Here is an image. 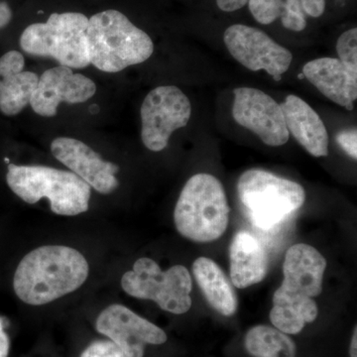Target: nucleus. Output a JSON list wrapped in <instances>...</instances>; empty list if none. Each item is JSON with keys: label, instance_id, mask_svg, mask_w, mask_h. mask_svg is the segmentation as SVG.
<instances>
[{"label": "nucleus", "instance_id": "1", "mask_svg": "<svg viewBox=\"0 0 357 357\" xmlns=\"http://www.w3.org/2000/svg\"><path fill=\"white\" fill-rule=\"evenodd\" d=\"M86 257L77 249L45 245L21 260L13 278L16 296L32 306H41L77 290L89 277Z\"/></svg>", "mask_w": 357, "mask_h": 357}, {"label": "nucleus", "instance_id": "2", "mask_svg": "<svg viewBox=\"0 0 357 357\" xmlns=\"http://www.w3.org/2000/svg\"><path fill=\"white\" fill-rule=\"evenodd\" d=\"M326 260L309 244L291 246L283 264L284 280L273 296L270 319L281 330L301 332L318 317L314 301L323 292Z\"/></svg>", "mask_w": 357, "mask_h": 357}, {"label": "nucleus", "instance_id": "3", "mask_svg": "<svg viewBox=\"0 0 357 357\" xmlns=\"http://www.w3.org/2000/svg\"><path fill=\"white\" fill-rule=\"evenodd\" d=\"M86 43L89 63L105 73H117L151 57L154 44L146 32L123 13L105 10L89 20Z\"/></svg>", "mask_w": 357, "mask_h": 357}, {"label": "nucleus", "instance_id": "4", "mask_svg": "<svg viewBox=\"0 0 357 357\" xmlns=\"http://www.w3.org/2000/svg\"><path fill=\"white\" fill-rule=\"evenodd\" d=\"M229 220V203L220 181L204 173L190 178L174 211L178 234L194 243H211L223 236Z\"/></svg>", "mask_w": 357, "mask_h": 357}, {"label": "nucleus", "instance_id": "5", "mask_svg": "<svg viewBox=\"0 0 357 357\" xmlns=\"http://www.w3.org/2000/svg\"><path fill=\"white\" fill-rule=\"evenodd\" d=\"M6 182L25 203L34 204L48 199L56 215H77L89 208L91 187L76 174L46 166L9 164Z\"/></svg>", "mask_w": 357, "mask_h": 357}, {"label": "nucleus", "instance_id": "6", "mask_svg": "<svg viewBox=\"0 0 357 357\" xmlns=\"http://www.w3.org/2000/svg\"><path fill=\"white\" fill-rule=\"evenodd\" d=\"M239 199L257 229L269 231L285 222L306 201L298 183L263 170H248L237 183Z\"/></svg>", "mask_w": 357, "mask_h": 357}, {"label": "nucleus", "instance_id": "7", "mask_svg": "<svg viewBox=\"0 0 357 357\" xmlns=\"http://www.w3.org/2000/svg\"><path fill=\"white\" fill-rule=\"evenodd\" d=\"M89 18L83 13H53L47 22L28 26L20 37L26 53L55 59L61 66L83 69L89 63L86 29Z\"/></svg>", "mask_w": 357, "mask_h": 357}, {"label": "nucleus", "instance_id": "8", "mask_svg": "<svg viewBox=\"0 0 357 357\" xmlns=\"http://www.w3.org/2000/svg\"><path fill=\"white\" fill-rule=\"evenodd\" d=\"M121 287L131 297L153 301L171 314H185L192 307V277L182 265L162 271L154 260L140 258L122 276Z\"/></svg>", "mask_w": 357, "mask_h": 357}, {"label": "nucleus", "instance_id": "9", "mask_svg": "<svg viewBox=\"0 0 357 357\" xmlns=\"http://www.w3.org/2000/svg\"><path fill=\"white\" fill-rule=\"evenodd\" d=\"M140 114L143 144L151 151L160 152L168 146L174 131L187 126L192 105L177 86H161L148 93Z\"/></svg>", "mask_w": 357, "mask_h": 357}, {"label": "nucleus", "instance_id": "10", "mask_svg": "<svg viewBox=\"0 0 357 357\" xmlns=\"http://www.w3.org/2000/svg\"><path fill=\"white\" fill-rule=\"evenodd\" d=\"M223 41L230 55L246 69L265 70L277 82L292 63V53L257 28L243 24L229 26L225 31Z\"/></svg>", "mask_w": 357, "mask_h": 357}, {"label": "nucleus", "instance_id": "11", "mask_svg": "<svg viewBox=\"0 0 357 357\" xmlns=\"http://www.w3.org/2000/svg\"><path fill=\"white\" fill-rule=\"evenodd\" d=\"M232 116L268 146H282L290 137L281 105L260 89L245 86L234 89Z\"/></svg>", "mask_w": 357, "mask_h": 357}, {"label": "nucleus", "instance_id": "12", "mask_svg": "<svg viewBox=\"0 0 357 357\" xmlns=\"http://www.w3.org/2000/svg\"><path fill=\"white\" fill-rule=\"evenodd\" d=\"M96 328L116 344L128 357L144 356L147 344H163L162 328L122 305H110L96 319Z\"/></svg>", "mask_w": 357, "mask_h": 357}, {"label": "nucleus", "instance_id": "13", "mask_svg": "<svg viewBox=\"0 0 357 357\" xmlns=\"http://www.w3.org/2000/svg\"><path fill=\"white\" fill-rule=\"evenodd\" d=\"M96 93V86L93 79L73 72L66 66H58L45 70L39 77L30 105L37 114L53 117L57 114L61 102H86Z\"/></svg>", "mask_w": 357, "mask_h": 357}, {"label": "nucleus", "instance_id": "14", "mask_svg": "<svg viewBox=\"0 0 357 357\" xmlns=\"http://www.w3.org/2000/svg\"><path fill=\"white\" fill-rule=\"evenodd\" d=\"M51 152L58 161L96 192L109 195L119 187V180L115 177L119 166L102 160L86 143L75 138H56L52 142Z\"/></svg>", "mask_w": 357, "mask_h": 357}, {"label": "nucleus", "instance_id": "15", "mask_svg": "<svg viewBox=\"0 0 357 357\" xmlns=\"http://www.w3.org/2000/svg\"><path fill=\"white\" fill-rule=\"evenodd\" d=\"M303 75L328 100L347 109H354L357 98V72L349 69L338 59L310 61L303 68Z\"/></svg>", "mask_w": 357, "mask_h": 357}, {"label": "nucleus", "instance_id": "16", "mask_svg": "<svg viewBox=\"0 0 357 357\" xmlns=\"http://www.w3.org/2000/svg\"><path fill=\"white\" fill-rule=\"evenodd\" d=\"M280 105L289 134L312 156H328V130L319 114L297 96H288Z\"/></svg>", "mask_w": 357, "mask_h": 357}, {"label": "nucleus", "instance_id": "17", "mask_svg": "<svg viewBox=\"0 0 357 357\" xmlns=\"http://www.w3.org/2000/svg\"><path fill=\"white\" fill-rule=\"evenodd\" d=\"M230 278L238 289H245L264 280L268 256L261 243L246 231L237 232L229 249Z\"/></svg>", "mask_w": 357, "mask_h": 357}, {"label": "nucleus", "instance_id": "18", "mask_svg": "<svg viewBox=\"0 0 357 357\" xmlns=\"http://www.w3.org/2000/svg\"><path fill=\"white\" fill-rule=\"evenodd\" d=\"M192 273L204 298L222 316L236 314L237 297L225 272L210 258L199 257L192 264Z\"/></svg>", "mask_w": 357, "mask_h": 357}, {"label": "nucleus", "instance_id": "19", "mask_svg": "<svg viewBox=\"0 0 357 357\" xmlns=\"http://www.w3.org/2000/svg\"><path fill=\"white\" fill-rule=\"evenodd\" d=\"M246 351L255 357H296L297 347L286 333L268 326H256L245 337Z\"/></svg>", "mask_w": 357, "mask_h": 357}, {"label": "nucleus", "instance_id": "20", "mask_svg": "<svg viewBox=\"0 0 357 357\" xmlns=\"http://www.w3.org/2000/svg\"><path fill=\"white\" fill-rule=\"evenodd\" d=\"M38 82L39 77L28 70L15 76L0 77V112L7 116L20 114L30 105Z\"/></svg>", "mask_w": 357, "mask_h": 357}, {"label": "nucleus", "instance_id": "21", "mask_svg": "<svg viewBox=\"0 0 357 357\" xmlns=\"http://www.w3.org/2000/svg\"><path fill=\"white\" fill-rule=\"evenodd\" d=\"M249 10L260 24L268 25L280 17L283 13V0H249Z\"/></svg>", "mask_w": 357, "mask_h": 357}, {"label": "nucleus", "instance_id": "22", "mask_svg": "<svg viewBox=\"0 0 357 357\" xmlns=\"http://www.w3.org/2000/svg\"><path fill=\"white\" fill-rule=\"evenodd\" d=\"M338 60L349 69L357 72V29L347 30L337 40Z\"/></svg>", "mask_w": 357, "mask_h": 357}, {"label": "nucleus", "instance_id": "23", "mask_svg": "<svg viewBox=\"0 0 357 357\" xmlns=\"http://www.w3.org/2000/svg\"><path fill=\"white\" fill-rule=\"evenodd\" d=\"M282 25L286 29L300 32L306 28L307 20L301 6L300 0H286L284 1L283 13L281 14Z\"/></svg>", "mask_w": 357, "mask_h": 357}, {"label": "nucleus", "instance_id": "24", "mask_svg": "<svg viewBox=\"0 0 357 357\" xmlns=\"http://www.w3.org/2000/svg\"><path fill=\"white\" fill-rule=\"evenodd\" d=\"M79 357H128L112 340H96Z\"/></svg>", "mask_w": 357, "mask_h": 357}, {"label": "nucleus", "instance_id": "25", "mask_svg": "<svg viewBox=\"0 0 357 357\" xmlns=\"http://www.w3.org/2000/svg\"><path fill=\"white\" fill-rule=\"evenodd\" d=\"M25 60L18 51L7 52L0 58V77L15 76L24 70Z\"/></svg>", "mask_w": 357, "mask_h": 357}, {"label": "nucleus", "instance_id": "26", "mask_svg": "<svg viewBox=\"0 0 357 357\" xmlns=\"http://www.w3.org/2000/svg\"><path fill=\"white\" fill-rule=\"evenodd\" d=\"M337 142L349 157L354 160L357 159V131L356 128L338 133Z\"/></svg>", "mask_w": 357, "mask_h": 357}, {"label": "nucleus", "instance_id": "27", "mask_svg": "<svg viewBox=\"0 0 357 357\" xmlns=\"http://www.w3.org/2000/svg\"><path fill=\"white\" fill-rule=\"evenodd\" d=\"M303 10L311 17L318 18L325 13L326 0H300Z\"/></svg>", "mask_w": 357, "mask_h": 357}, {"label": "nucleus", "instance_id": "28", "mask_svg": "<svg viewBox=\"0 0 357 357\" xmlns=\"http://www.w3.org/2000/svg\"><path fill=\"white\" fill-rule=\"evenodd\" d=\"M249 0H217L218 8L225 13L239 10L248 3Z\"/></svg>", "mask_w": 357, "mask_h": 357}, {"label": "nucleus", "instance_id": "29", "mask_svg": "<svg viewBox=\"0 0 357 357\" xmlns=\"http://www.w3.org/2000/svg\"><path fill=\"white\" fill-rule=\"evenodd\" d=\"M4 328V319L0 317V357H8L10 349V340Z\"/></svg>", "mask_w": 357, "mask_h": 357}, {"label": "nucleus", "instance_id": "30", "mask_svg": "<svg viewBox=\"0 0 357 357\" xmlns=\"http://www.w3.org/2000/svg\"><path fill=\"white\" fill-rule=\"evenodd\" d=\"M13 18V11L6 2H0V28L8 24Z\"/></svg>", "mask_w": 357, "mask_h": 357}, {"label": "nucleus", "instance_id": "31", "mask_svg": "<svg viewBox=\"0 0 357 357\" xmlns=\"http://www.w3.org/2000/svg\"><path fill=\"white\" fill-rule=\"evenodd\" d=\"M357 328H354V333L352 335L351 344V357H357Z\"/></svg>", "mask_w": 357, "mask_h": 357}]
</instances>
